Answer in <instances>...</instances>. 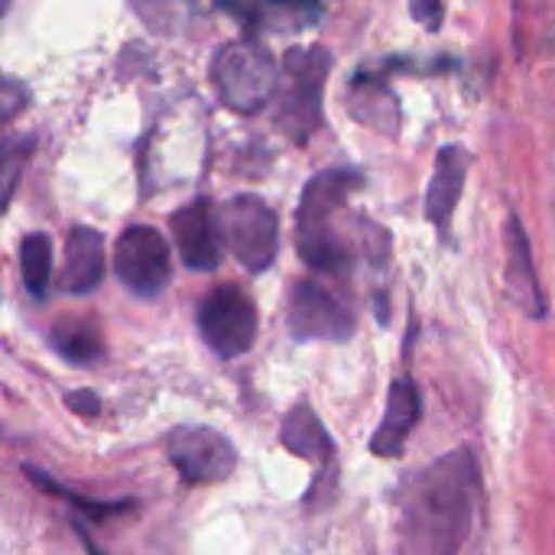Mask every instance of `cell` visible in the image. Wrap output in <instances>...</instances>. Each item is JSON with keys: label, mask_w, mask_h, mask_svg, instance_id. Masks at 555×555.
Here are the masks:
<instances>
[{"label": "cell", "mask_w": 555, "mask_h": 555, "mask_svg": "<svg viewBox=\"0 0 555 555\" xmlns=\"http://www.w3.org/2000/svg\"><path fill=\"white\" fill-rule=\"evenodd\" d=\"M478 491V465L468 449L446 452L423 468L403 491L400 555H459L475 524Z\"/></svg>", "instance_id": "1"}, {"label": "cell", "mask_w": 555, "mask_h": 555, "mask_svg": "<svg viewBox=\"0 0 555 555\" xmlns=\"http://www.w3.org/2000/svg\"><path fill=\"white\" fill-rule=\"evenodd\" d=\"M358 182L361 176L354 169H325L302 192L299 215H296V244H299V257L315 273L335 276L351 267V254L338 241L332 218L358 189Z\"/></svg>", "instance_id": "2"}, {"label": "cell", "mask_w": 555, "mask_h": 555, "mask_svg": "<svg viewBox=\"0 0 555 555\" xmlns=\"http://www.w3.org/2000/svg\"><path fill=\"white\" fill-rule=\"evenodd\" d=\"M332 72V55L322 46L289 49L283 59V81L276 85V127L306 143L322 124V88Z\"/></svg>", "instance_id": "3"}, {"label": "cell", "mask_w": 555, "mask_h": 555, "mask_svg": "<svg viewBox=\"0 0 555 555\" xmlns=\"http://www.w3.org/2000/svg\"><path fill=\"white\" fill-rule=\"evenodd\" d=\"M211 81L221 101L237 114L263 111L280 85V68L263 42L234 39L211 62Z\"/></svg>", "instance_id": "4"}, {"label": "cell", "mask_w": 555, "mask_h": 555, "mask_svg": "<svg viewBox=\"0 0 555 555\" xmlns=\"http://www.w3.org/2000/svg\"><path fill=\"white\" fill-rule=\"evenodd\" d=\"M221 241L250 273H263L280 250V221L276 211L257 195L231 198L218 215Z\"/></svg>", "instance_id": "5"}, {"label": "cell", "mask_w": 555, "mask_h": 555, "mask_svg": "<svg viewBox=\"0 0 555 555\" xmlns=\"http://www.w3.org/2000/svg\"><path fill=\"white\" fill-rule=\"evenodd\" d=\"M198 332L205 345L231 361L254 348L257 338V306L241 286H218L198 302Z\"/></svg>", "instance_id": "6"}, {"label": "cell", "mask_w": 555, "mask_h": 555, "mask_svg": "<svg viewBox=\"0 0 555 555\" xmlns=\"http://www.w3.org/2000/svg\"><path fill=\"white\" fill-rule=\"evenodd\" d=\"M114 273L140 299H156L172 276L169 244L150 224H130L114 244Z\"/></svg>", "instance_id": "7"}, {"label": "cell", "mask_w": 555, "mask_h": 555, "mask_svg": "<svg viewBox=\"0 0 555 555\" xmlns=\"http://www.w3.org/2000/svg\"><path fill=\"white\" fill-rule=\"evenodd\" d=\"M169 465L189 488L221 485L237 468L234 446L208 426H179L166 436Z\"/></svg>", "instance_id": "8"}, {"label": "cell", "mask_w": 555, "mask_h": 555, "mask_svg": "<svg viewBox=\"0 0 555 555\" xmlns=\"http://www.w3.org/2000/svg\"><path fill=\"white\" fill-rule=\"evenodd\" d=\"M286 322L296 341H348L354 335V315L312 280L293 286Z\"/></svg>", "instance_id": "9"}, {"label": "cell", "mask_w": 555, "mask_h": 555, "mask_svg": "<svg viewBox=\"0 0 555 555\" xmlns=\"http://www.w3.org/2000/svg\"><path fill=\"white\" fill-rule=\"evenodd\" d=\"M172 237H176L179 257L189 270H195V273L218 270L224 241H221V228H218V218H215L208 198H195L172 215Z\"/></svg>", "instance_id": "10"}, {"label": "cell", "mask_w": 555, "mask_h": 555, "mask_svg": "<svg viewBox=\"0 0 555 555\" xmlns=\"http://www.w3.org/2000/svg\"><path fill=\"white\" fill-rule=\"evenodd\" d=\"M420 413H423V403H420V390L410 377H400L393 387H390V397H387V410H384V420L371 439V452L380 455V459H397L416 423H420Z\"/></svg>", "instance_id": "11"}, {"label": "cell", "mask_w": 555, "mask_h": 555, "mask_svg": "<svg viewBox=\"0 0 555 555\" xmlns=\"http://www.w3.org/2000/svg\"><path fill=\"white\" fill-rule=\"evenodd\" d=\"M507 293L514 296V302L533 315V319H543L546 315V299H543V289H540V280H537V267H533V250H530V237L520 224V218L511 215L507 221Z\"/></svg>", "instance_id": "12"}, {"label": "cell", "mask_w": 555, "mask_h": 555, "mask_svg": "<svg viewBox=\"0 0 555 555\" xmlns=\"http://www.w3.org/2000/svg\"><path fill=\"white\" fill-rule=\"evenodd\" d=\"M101 280H104V237L94 228H75L65 244L59 286L72 296H85L98 289Z\"/></svg>", "instance_id": "13"}, {"label": "cell", "mask_w": 555, "mask_h": 555, "mask_svg": "<svg viewBox=\"0 0 555 555\" xmlns=\"http://www.w3.org/2000/svg\"><path fill=\"white\" fill-rule=\"evenodd\" d=\"M465 172H468V156L462 146H442L436 156L433 182L426 192V218L439 228L449 231V218L455 215V205L465 189Z\"/></svg>", "instance_id": "14"}, {"label": "cell", "mask_w": 555, "mask_h": 555, "mask_svg": "<svg viewBox=\"0 0 555 555\" xmlns=\"http://www.w3.org/2000/svg\"><path fill=\"white\" fill-rule=\"evenodd\" d=\"M221 7L263 29H306L322 16L319 0H221Z\"/></svg>", "instance_id": "15"}, {"label": "cell", "mask_w": 555, "mask_h": 555, "mask_svg": "<svg viewBox=\"0 0 555 555\" xmlns=\"http://www.w3.org/2000/svg\"><path fill=\"white\" fill-rule=\"evenodd\" d=\"M280 442L296 455V459H306V462H315L322 468H332L335 465V442L332 436L325 433L322 420L315 416V410L309 403H296L286 420H283V429H280Z\"/></svg>", "instance_id": "16"}, {"label": "cell", "mask_w": 555, "mask_h": 555, "mask_svg": "<svg viewBox=\"0 0 555 555\" xmlns=\"http://www.w3.org/2000/svg\"><path fill=\"white\" fill-rule=\"evenodd\" d=\"M23 475L42 491V494H49V498H59V501H65L72 511H78L81 517H88V520H94V524H104V520H111V517H120V514H130L137 504L133 501H94V498H85V494H75L72 488H65V485H59L52 475H46V472H39V468H33V465H23Z\"/></svg>", "instance_id": "17"}, {"label": "cell", "mask_w": 555, "mask_h": 555, "mask_svg": "<svg viewBox=\"0 0 555 555\" xmlns=\"http://www.w3.org/2000/svg\"><path fill=\"white\" fill-rule=\"evenodd\" d=\"M52 348L72 361V364H94L104 358V338L91 322L81 319H62L52 328Z\"/></svg>", "instance_id": "18"}, {"label": "cell", "mask_w": 555, "mask_h": 555, "mask_svg": "<svg viewBox=\"0 0 555 555\" xmlns=\"http://www.w3.org/2000/svg\"><path fill=\"white\" fill-rule=\"evenodd\" d=\"M20 273L33 299H46L52 283V244L46 234H26L20 244Z\"/></svg>", "instance_id": "19"}, {"label": "cell", "mask_w": 555, "mask_h": 555, "mask_svg": "<svg viewBox=\"0 0 555 555\" xmlns=\"http://www.w3.org/2000/svg\"><path fill=\"white\" fill-rule=\"evenodd\" d=\"M29 150H33V140H3L0 143V211H7L13 202V192L26 169Z\"/></svg>", "instance_id": "20"}, {"label": "cell", "mask_w": 555, "mask_h": 555, "mask_svg": "<svg viewBox=\"0 0 555 555\" xmlns=\"http://www.w3.org/2000/svg\"><path fill=\"white\" fill-rule=\"evenodd\" d=\"M65 403H68L72 413H78V416H85V420H94V416L101 413V397H98L94 390H72V393L65 397Z\"/></svg>", "instance_id": "21"}, {"label": "cell", "mask_w": 555, "mask_h": 555, "mask_svg": "<svg viewBox=\"0 0 555 555\" xmlns=\"http://www.w3.org/2000/svg\"><path fill=\"white\" fill-rule=\"evenodd\" d=\"M410 10H413V16L426 29H439L442 26V13H446L442 0H410Z\"/></svg>", "instance_id": "22"}, {"label": "cell", "mask_w": 555, "mask_h": 555, "mask_svg": "<svg viewBox=\"0 0 555 555\" xmlns=\"http://www.w3.org/2000/svg\"><path fill=\"white\" fill-rule=\"evenodd\" d=\"M10 3H13V0H0V16H3V13L10 10Z\"/></svg>", "instance_id": "23"}]
</instances>
